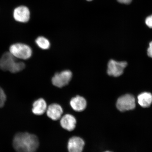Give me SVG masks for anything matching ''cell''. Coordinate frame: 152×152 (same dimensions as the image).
<instances>
[{
	"mask_svg": "<svg viewBox=\"0 0 152 152\" xmlns=\"http://www.w3.org/2000/svg\"><path fill=\"white\" fill-rule=\"evenodd\" d=\"M13 145L17 152H36L39 147V142L35 135L20 132L15 135Z\"/></svg>",
	"mask_w": 152,
	"mask_h": 152,
	"instance_id": "cell-1",
	"label": "cell"
},
{
	"mask_svg": "<svg viewBox=\"0 0 152 152\" xmlns=\"http://www.w3.org/2000/svg\"><path fill=\"white\" fill-rule=\"evenodd\" d=\"M16 58L10 52L5 53L0 59V68L13 73L22 71L25 68V64L17 61Z\"/></svg>",
	"mask_w": 152,
	"mask_h": 152,
	"instance_id": "cell-2",
	"label": "cell"
},
{
	"mask_svg": "<svg viewBox=\"0 0 152 152\" xmlns=\"http://www.w3.org/2000/svg\"><path fill=\"white\" fill-rule=\"evenodd\" d=\"M9 50L15 58L23 60L30 58L32 53L31 49L29 46L22 43H16L11 45Z\"/></svg>",
	"mask_w": 152,
	"mask_h": 152,
	"instance_id": "cell-3",
	"label": "cell"
},
{
	"mask_svg": "<svg viewBox=\"0 0 152 152\" xmlns=\"http://www.w3.org/2000/svg\"><path fill=\"white\" fill-rule=\"evenodd\" d=\"M116 106L117 109L121 112L133 110L136 106L135 99L132 95H124L118 99Z\"/></svg>",
	"mask_w": 152,
	"mask_h": 152,
	"instance_id": "cell-4",
	"label": "cell"
},
{
	"mask_svg": "<svg viewBox=\"0 0 152 152\" xmlns=\"http://www.w3.org/2000/svg\"><path fill=\"white\" fill-rule=\"evenodd\" d=\"M72 77V72L69 70H65L56 73L52 78V83L55 86L61 88L68 84Z\"/></svg>",
	"mask_w": 152,
	"mask_h": 152,
	"instance_id": "cell-5",
	"label": "cell"
},
{
	"mask_svg": "<svg viewBox=\"0 0 152 152\" xmlns=\"http://www.w3.org/2000/svg\"><path fill=\"white\" fill-rule=\"evenodd\" d=\"M127 65L126 62H118L111 60L108 63L107 72L108 75L118 77L122 75Z\"/></svg>",
	"mask_w": 152,
	"mask_h": 152,
	"instance_id": "cell-6",
	"label": "cell"
},
{
	"mask_svg": "<svg viewBox=\"0 0 152 152\" xmlns=\"http://www.w3.org/2000/svg\"><path fill=\"white\" fill-rule=\"evenodd\" d=\"M14 17L17 21L26 23L28 21L30 18L29 10L25 6H20L15 9L14 12Z\"/></svg>",
	"mask_w": 152,
	"mask_h": 152,
	"instance_id": "cell-7",
	"label": "cell"
},
{
	"mask_svg": "<svg viewBox=\"0 0 152 152\" xmlns=\"http://www.w3.org/2000/svg\"><path fill=\"white\" fill-rule=\"evenodd\" d=\"M85 142L78 137H73L68 142V149L69 152H82Z\"/></svg>",
	"mask_w": 152,
	"mask_h": 152,
	"instance_id": "cell-8",
	"label": "cell"
},
{
	"mask_svg": "<svg viewBox=\"0 0 152 152\" xmlns=\"http://www.w3.org/2000/svg\"><path fill=\"white\" fill-rule=\"evenodd\" d=\"M46 112L48 116L54 121L60 119L63 112L61 106L56 104H53L49 105Z\"/></svg>",
	"mask_w": 152,
	"mask_h": 152,
	"instance_id": "cell-9",
	"label": "cell"
},
{
	"mask_svg": "<svg viewBox=\"0 0 152 152\" xmlns=\"http://www.w3.org/2000/svg\"><path fill=\"white\" fill-rule=\"evenodd\" d=\"M76 123L77 121L75 118L70 114L64 115L60 120V124L62 128L70 132L75 129Z\"/></svg>",
	"mask_w": 152,
	"mask_h": 152,
	"instance_id": "cell-10",
	"label": "cell"
},
{
	"mask_svg": "<svg viewBox=\"0 0 152 152\" xmlns=\"http://www.w3.org/2000/svg\"><path fill=\"white\" fill-rule=\"evenodd\" d=\"M70 104L72 109L75 111L81 112L86 108L87 102L83 97L78 96L72 99L70 101Z\"/></svg>",
	"mask_w": 152,
	"mask_h": 152,
	"instance_id": "cell-11",
	"label": "cell"
},
{
	"mask_svg": "<svg viewBox=\"0 0 152 152\" xmlns=\"http://www.w3.org/2000/svg\"><path fill=\"white\" fill-rule=\"evenodd\" d=\"M47 109L46 102L43 99L40 98L34 102L32 111L35 115H41L45 113Z\"/></svg>",
	"mask_w": 152,
	"mask_h": 152,
	"instance_id": "cell-12",
	"label": "cell"
},
{
	"mask_svg": "<svg viewBox=\"0 0 152 152\" xmlns=\"http://www.w3.org/2000/svg\"><path fill=\"white\" fill-rule=\"evenodd\" d=\"M138 102L143 107H149L152 103V95L150 93L144 92L138 95Z\"/></svg>",
	"mask_w": 152,
	"mask_h": 152,
	"instance_id": "cell-13",
	"label": "cell"
},
{
	"mask_svg": "<svg viewBox=\"0 0 152 152\" xmlns=\"http://www.w3.org/2000/svg\"><path fill=\"white\" fill-rule=\"evenodd\" d=\"M36 43L40 48L44 50L49 49L50 45L48 40L43 37H38L36 40Z\"/></svg>",
	"mask_w": 152,
	"mask_h": 152,
	"instance_id": "cell-14",
	"label": "cell"
},
{
	"mask_svg": "<svg viewBox=\"0 0 152 152\" xmlns=\"http://www.w3.org/2000/svg\"><path fill=\"white\" fill-rule=\"evenodd\" d=\"M6 100V96L4 91L0 87V108L3 107L4 105Z\"/></svg>",
	"mask_w": 152,
	"mask_h": 152,
	"instance_id": "cell-15",
	"label": "cell"
},
{
	"mask_svg": "<svg viewBox=\"0 0 152 152\" xmlns=\"http://www.w3.org/2000/svg\"><path fill=\"white\" fill-rule=\"evenodd\" d=\"M145 22L148 27L152 28V15L146 18Z\"/></svg>",
	"mask_w": 152,
	"mask_h": 152,
	"instance_id": "cell-16",
	"label": "cell"
},
{
	"mask_svg": "<svg viewBox=\"0 0 152 152\" xmlns=\"http://www.w3.org/2000/svg\"><path fill=\"white\" fill-rule=\"evenodd\" d=\"M148 56L152 58V41L149 44V47L147 50Z\"/></svg>",
	"mask_w": 152,
	"mask_h": 152,
	"instance_id": "cell-17",
	"label": "cell"
},
{
	"mask_svg": "<svg viewBox=\"0 0 152 152\" xmlns=\"http://www.w3.org/2000/svg\"><path fill=\"white\" fill-rule=\"evenodd\" d=\"M118 1L121 3L124 4H129L131 3L132 0H117Z\"/></svg>",
	"mask_w": 152,
	"mask_h": 152,
	"instance_id": "cell-18",
	"label": "cell"
},
{
	"mask_svg": "<svg viewBox=\"0 0 152 152\" xmlns=\"http://www.w3.org/2000/svg\"><path fill=\"white\" fill-rule=\"evenodd\" d=\"M104 152H113L110 151H106Z\"/></svg>",
	"mask_w": 152,
	"mask_h": 152,
	"instance_id": "cell-19",
	"label": "cell"
},
{
	"mask_svg": "<svg viewBox=\"0 0 152 152\" xmlns=\"http://www.w3.org/2000/svg\"><path fill=\"white\" fill-rule=\"evenodd\" d=\"M87 1H92V0H87Z\"/></svg>",
	"mask_w": 152,
	"mask_h": 152,
	"instance_id": "cell-20",
	"label": "cell"
}]
</instances>
